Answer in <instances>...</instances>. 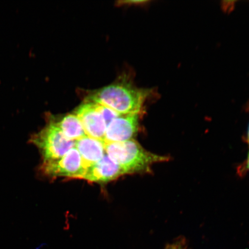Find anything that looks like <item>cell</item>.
<instances>
[{"label":"cell","instance_id":"cell-3","mask_svg":"<svg viewBox=\"0 0 249 249\" xmlns=\"http://www.w3.org/2000/svg\"><path fill=\"white\" fill-rule=\"evenodd\" d=\"M29 142L39 149L42 163L59 160L75 145V142L66 138L49 120L42 129L31 137Z\"/></svg>","mask_w":249,"mask_h":249},{"label":"cell","instance_id":"cell-13","mask_svg":"<svg viewBox=\"0 0 249 249\" xmlns=\"http://www.w3.org/2000/svg\"><path fill=\"white\" fill-rule=\"evenodd\" d=\"M247 164L248 169L249 170V154H248V156Z\"/></svg>","mask_w":249,"mask_h":249},{"label":"cell","instance_id":"cell-14","mask_svg":"<svg viewBox=\"0 0 249 249\" xmlns=\"http://www.w3.org/2000/svg\"><path fill=\"white\" fill-rule=\"evenodd\" d=\"M248 143L249 144V128H248Z\"/></svg>","mask_w":249,"mask_h":249},{"label":"cell","instance_id":"cell-9","mask_svg":"<svg viewBox=\"0 0 249 249\" xmlns=\"http://www.w3.org/2000/svg\"><path fill=\"white\" fill-rule=\"evenodd\" d=\"M49 120L61 130L66 138L72 141L75 142L86 136L79 118L73 113L61 118L51 117Z\"/></svg>","mask_w":249,"mask_h":249},{"label":"cell","instance_id":"cell-4","mask_svg":"<svg viewBox=\"0 0 249 249\" xmlns=\"http://www.w3.org/2000/svg\"><path fill=\"white\" fill-rule=\"evenodd\" d=\"M40 173L50 178H65L82 179L87 167L75 147L59 160L42 163Z\"/></svg>","mask_w":249,"mask_h":249},{"label":"cell","instance_id":"cell-5","mask_svg":"<svg viewBox=\"0 0 249 249\" xmlns=\"http://www.w3.org/2000/svg\"><path fill=\"white\" fill-rule=\"evenodd\" d=\"M140 114H120L108 124L104 142H117L132 140L138 132Z\"/></svg>","mask_w":249,"mask_h":249},{"label":"cell","instance_id":"cell-2","mask_svg":"<svg viewBox=\"0 0 249 249\" xmlns=\"http://www.w3.org/2000/svg\"><path fill=\"white\" fill-rule=\"evenodd\" d=\"M106 154L126 174L147 173L155 163L169 160L166 156L149 152L135 140L117 142H105Z\"/></svg>","mask_w":249,"mask_h":249},{"label":"cell","instance_id":"cell-10","mask_svg":"<svg viewBox=\"0 0 249 249\" xmlns=\"http://www.w3.org/2000/svg\"><path fill=\"white\" fill-rule=\"evenodd\" d=\"M94 104L96 108L98 109L99 113L101 114L103 118H104L107 126L112 121L115 119V118L119 116L120 115V114L117 113L116 111L107 107H105L104 105L96 104V103H94Z\"/></svg>","mask_w":249,"mask_h":249},{"label":"cell","instance_id":"cell-11","mask_svg":"<svg viewBox=\"0 0 249 249\" xmlns=\"http://www.w3.org/2000/svg\"><path fill=\"white\" fill-rule=\"evenodd\" d=\"M164 249H187L186 241L184 238L180 237L167 245Z\"/></svg>","mask_w":249,"mask_h":249},{"label":"cell","instance_id":"cell-7","mask_svg":"<svg viewBox=\"0 0 249 249\" xmlns=\"http://www.w3.org/2000/svg\"><path fill=\"white\" fill-rule=\"evenodd\" d=\"M124 175V174L121 168L105 154L97 163L87 168L82 179L103 183L116 180Z\"/></svg>","mask_w":249,"mask_h":249},{"label":"cell","instance_id":"cell-1","mask_svg":"<svg viewBox=\"0 0 249 249\" xmlns=\"http://www.w3.org/2000/svg\"><path fill=\"white\" fill-rule=\"evenodd\" d=\"M148 93L130 83L118 82L96 90L86 101L104 105L120 114H140Z\"/></svg>","mask_w":249,"mask_h":249},{"label":"cell","instance_id":"cell-6","mask_svg":"<svg viewBox=\"0 0 249 249\" xmlns=\"http://www.w3.org/2000/svg\"><path fill=\"white\" fill-rule=\"evenodd\" d=\"M73 113L79 118L86 136L104 141L107 126L94 103L84 102Z\"/></svg>","mask_w":249,"mask_h":249},{"label":"cell","instance_id":"cell-8","mask_svg":"<svg viewBox=\"0 0 249 249\" xmlns=\"http://www.w3.org/2000/svg\"><path fill=\"white\" fill-rule=\"evenodd\" d=\"M74 147L87 168L97 163L106 154L105 142L87 136L76 140Z\"/></svg>","mask_w":249,"mask_h":249},{"label":"cell","instance_id":"cell-12","mask_svg":"<svg viewBox=\"0 0 249 249\" xmlns=\"http://www.w3.org/2000/svg\"><path fill=\"white\" fill-rule=\"evenodd\" d=\"M147 2L146 1H141V0H139V1H137V0H135V1H125L121 2V4L122 5H140L144 4V3Z\"/></svg>","mask_w":249,"mask_h":249}]
</instances>
